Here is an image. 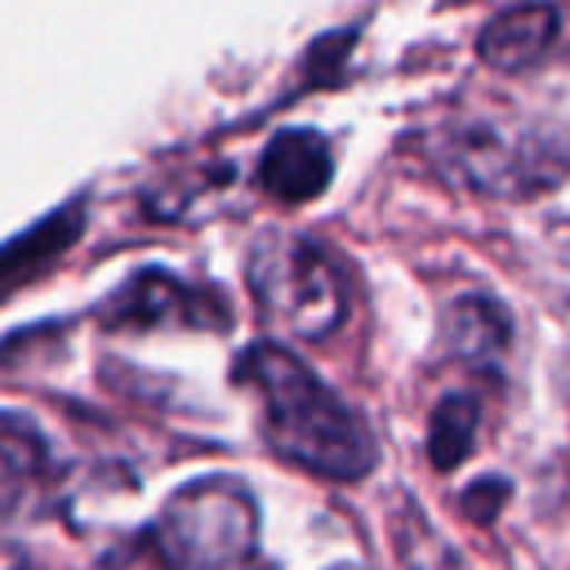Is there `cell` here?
<instances>
[{
    "label": "cell",
    "instance_id": "obj_13",
    "mask_svg": "<svg viewBox=\"0 0 570 570\" xmlns=\"http://www.w3.org/2000/svg\"><path fill=\"white\" fill-rule=\"evenodd\" d=\"M338 570H361V566H338Z\"/></svg>",
    "mask_w": 570,
    "mask_h": 570
},
{
    "label": "cell",
    "instance_id": "obj_10",
    "mask_svg": "<svg viewBox=\"0 0 570 570\" xmlns=\"http://www.w3.org/2000/svg\"><path fill=\"white\" fill-rule=\"evenodd\" d=\"M40 468H45L40 436L22 419L0 414V512L27 494V485L40 476Z\"/></svg>",
    "mask_w": 570,
    "mask_h": 570
},
{
    "label": "cell",
    "instance_id": "obj_8",
    "mask_svg": "<svg viewBox=\"0 0 570 570\" xmlns=\"http://www.w3.org/2000/svg\"><path fill=\"white\" fill-rule=\"evenodd\" d=\"M508 334H512V325L494 298H459L445 316L450 352L472 365H490L494 356H503Z\"/></svg>",
    "mask_w": 570,
    "mask_h": 570
},
{
    "label": "cell",
    "instance_id": "obj_7",
    "mask_svg": "<svg viewBox=\"0 0 570 570\" xmlns=\"http://www.w3.org/2000/svg\"><path fill=\"white\" fill-rule=\"evenodd\" d=\"M111 316L125 325H223L214 316L200 312V294L165 272H138L129 285H120V294L111 298Z\"/></svg>",
    "mask_w": 570,
    "mask_h": 570
},
{
    "label": "cell",
    "instance_id": "obj_9",
    "mask_svg": "<svg viewBox=\"0 0 570 570\" xmlns=\"http://www.w3.org/2000/svg\"><path fill=\"white\" fill-rule=\"evenodd\" d=\"M476 428H481V405L472 396H445L432 410V423H428V454H432V463L441 472L459 468L472 454V445H476Z\"/></svg>",
    "mask_w": 570,
    "mask_h": 570
},
{
    "label": "cell",
    "instance_id": "obj_1",
    "mask_svg": "<svg viewBox=\"0 0 570 570\" xmlns=\"http://www.w3.org/2000/svg\"><path fill=\"white\" fill-rule=\"evenodd\" d=\"M236 383L258 410V432L285 463L325 476V481H361L379 450L361 414L312 374L289 347L254 343L236 361Z\"/></svg>",
    "mask_w": 570,
    "mask_h": 570
},
{
    "label": "cell",
    "instance_id": "obj_2",
    "mask_svg": "<svg viewBox=\"0 0 570 570\" xmlns=\"http://www.w3.org/2000/svg\"><path fill=\"white\" fill-rule=\"evenodd\" d=\"M414 147L436 178L481 196L525 200L570 178V142L548 120L499 102L445 107L419 129Z\"/></svg>",
    "mask_w": 570,
    "mask_h": 570
},
{
    "label": "cell",
    "instance_id": "obj_12",
    "mask_svg": "<svg viewBox=\"0 0 570 570\" xmlns=\"http://www.w3.org/2000/svg\"><path fill=\"white\" fill-rule=\"evenodd\" d=\"M245 570H272V566H263V561H254V566H245Z\"/></svg>",
    "mask_w": 570,
    "mask_h": 570
},
{
    "label": "cell",
    "instance_id": "obj_4",
    "mask_svg": "<svg viewBox=\"0 0 570 570\" xmlns=\"http://www.w3.org/2000/svg\"><path fill=\"white\" fill-rule=\"evenodd\" d=\"M147 539L169 570H245L258 561V503L240 481L205 476L165 499Z\"/></svg>",
    "mask_w": 570,
    "mask_h": 570
},
{
    "label": "cell",
    "instance_id": "obj_11",
    "mask_svg": "<svg viewBox=\"0 0 570 570\" xmlns=\"http://www.w3.org/2000/svg\"><path fill=\"white\" fill-rule=\"evenodd\" d=\"M71 236H76V218H62V223H45V227H36L31 236L4 245V249H0V289L13 285V281H22L27 267H40L45 258H53Z\"/></svg>",
    "mask_w": 570,
    "mask_h": 570
},
{
    "label": "cell",
    "instance_id": "obj_5",
    "mask_svg": "<svg viewBox=\"0 0 570 570\" xmlns=\"http://www.w3.org/2000/svg\"><path fill=\"white\" fill-rule=\"evenodd\" d=\"M258 178L263 187L285 200V205H298V200H316L330 178H334V156H330V142L312 129H281L267 151H263V165H258Z\"/></svg>",
    "mask_w": 570,
    "mask_h": 570
},
{
    "label": "cell",
    "instance_id": "obj_3",
    "mask_svg": "<svg viewBox=\"0 0 570 570\" xmlns=\"http://www.w3.org/2000/svg\"><path fill=\"white\" fill-rule=\"evenodd\" d=\"M245 285L272 338L316 343L343 321V285L330 254L298 232H263L245 254Z\"/></svg>",
    "mask_w": 570,
    "mask_h": 570
},
{
    "label": "cell",
    "instance_id": "obj_6",
    "mask_svg": "<svg viewBox=\"0 0 570 570\" xmlns=\"http://www.w3.org/2000/svg\"><path fill=\"white\" fill-rule=\"evenodd\" d=\"M557 31H561V13L557 9H548V4H517V9L499 13L481 31L476 49H481V62L494 67V71H525L539 58H548Z\"/></svg>",
    "mask_w": 570,
    "mask_h": 570
}]
</instances>
